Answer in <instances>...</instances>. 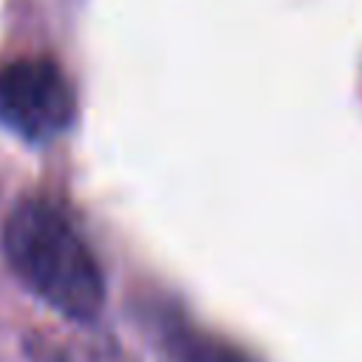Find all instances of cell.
<instances>
[{
	"mask_svg": "<svg viewBox=\"0 0 362 362\" xmlns=\"http://www.w3.org/2000/svg\"><path fill=\"white\" fill-rule=\"evenodd\" d=\"M3 255L17 280L57 314L88 322L102 311V272L59 206L23 198L6 218Z\"/></svg>",
	"mask_w": 362,
	"mask_h": 362,
	"instance_id": "cell-1",
	"label": "cell"
},
{
	"mask_svg": "<svg viewBox=\"0 0 362 362\" xmlns=\"http://www.w3.org/2000/svg\"><path fill=\"white\" fill-rule=\"evenodd\" d=\"M76 99L51 57H20L0 65V122L25 141H51L68 130Z\"/></svg>",
	"mask_w": 362,
	"mask_h": 362,
	"instance_id": "cell-2",
	"label": "cell"
}]
</instances>
